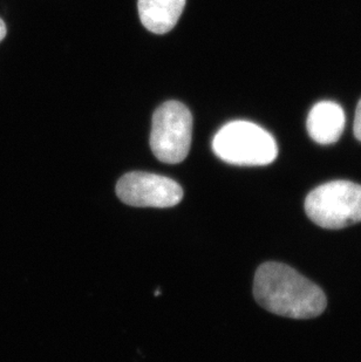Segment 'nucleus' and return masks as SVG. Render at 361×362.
I'll return each instance as SVG.
<instances>
[{"label":"nucleus","mask_w":361,"mask_h":362,"mask_svg":"<svg viewBox=\"0 0 361 362\" xmlns=\"http://www.w3.org/2000/svg\"><path fill=\"white\" fill-rule=\"evenodd\" d=\"M253 294L262 308L292 319H311L326 308L321 287L285 264H263L256 272Z\"/></svg>","instance_id":"1"},{"label":"nucleus","mask_w":361,"mask_h":362,"mask_svg":"<svg viewBox=\"0 0 361 362\" xmlns=\"http://www.w3.org/2000/svg\"><path fill=\"white\" fill-rule=\"evenodd\" d=\"M355 135L359 141H361V100L355 110Z\"/></svg>","instance_id":"8"},{"label":"nucleus","mask_w":361,"mask_h":362,"mask_svg":"<svg viewBox=\"0 0 361 362\" xmlns=\"http://www.w3.org/2000/svg\"><path fill=\"white\" fill-rule=\"evenodd\" d=\"M116 195L125 204L137 208H171L183 199L178 182L144 171L128 173L116 185Z\"/></svg>","instance_id":"5"},{"label":"nucleus","mask_w":361,"mask_h":362,"mask_svg":"<svg viewBox=\"0 0 361 362\" xmlns=\"http://www.w3.org/2000/svg\"><path fill=\"white\" fill-rule=\"evenodd\" d=\"M193 117L190 110L178 101L161 105L153 117L150 147L157 160L178 164L190 151Z\"/></svg>","instance_id":"4"},{"label":"nucleus","mask_w":361,"mask_h":362,"mask_svg":"<svg viewBox=\"0 0 361 362\" xmlns=\"http://www.w3.org/2000/svg\"><path fill=\"white\" fill-rule=\"evenodd\" d=\"M344 110L338 103L323 101L314 105L307 117L306 127L312 140L319 144H332L340 139L345 129Z\"/></svg>","instance_id":"6"},{"label":"nucleus","mask_w":361,"mask_h":362,"mask_svg":"<svg viewBox=\"0 0 361 362\" xmlns=\"http://www.w3.org/2000/svg\"><path fill=\"white\" fill-rule=\"evenodd\" d=\"M305 211L324 229H344L361 222V185L350 181L325 183L307 195Z\"/></svg>","instance_id":"3"},{"label":"nucleus","mask_w":361,"mask_h":362,"mask_svg":"<svg viewBox=\"0 0 361 362\" xmlns=\"http://www.w3.org/2000/svg\"><path fill=\"white\" fill-rule=\"evenodd\" d=\"M6 25H5V23H4L3 19L0 18V41L4 40V38L6 37Z\"/></svg>","instance_id":"9"},{"label":"nucleus","mask_w":361,"mask_h":362,"mask_svg":"<svg viewBox=\"0 0 361 362\" xmlns=\"http://www.w3.org/2000/svg\"><path fill=\"white\" fill-rule=\"evenodd\" d=\"M217 158L236 165H268L276 160L278 147L273 135L256 123L232 121L212 140Z\"/></svg>","instance_id":"2"},{"label":"nucleus","mask_w":361,"mask_h":362,"mask_svg":"<svg viewBox=\"0 0 361 362\" xmlns=\"http://www.w3.org/2000/svg\"><path fill=\"white\" fill-rule=\"evenodd\" d=\"M141 23L148 31L164 35L178 24L185 0H139Z\"/></svg>","instance_id":"7"}]
</instances>
